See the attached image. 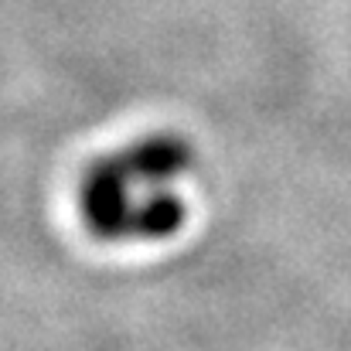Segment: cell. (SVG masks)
Segmentation results:
<instances>
[{"label": "cell", "mask_w": 351, "mask_h": 351, "mask_svg": "<svg viewBox=\"0 0 351 351\" xmlns=\"http://www.w3.org/2000/svg\"><path fill=\"white\" fill-rule=\"evenodd\" d=\"M191 167L188 140L154 133L96 160L79 181V215L106 242H157L181 229V178Z\"/></svg>", "instance_id": "1"}]
</instances>
